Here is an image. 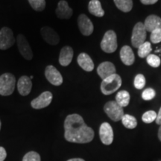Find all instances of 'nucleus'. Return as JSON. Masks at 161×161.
<instances>
[{
    "mask_svg": "<svg viewBox=\"0 0 161 161\" xmlns=\"http://www.w3.org/2000/svg\"><path fill=\"white\" fill-rule=\"evenodd\" d=\"M64 130V137L70 142L87 143L94 138L93 130L86 125L81 116L76 114L66 116Z\"/></svg>",
    "mask_w": 161,
    "mask_h": 161,
    "instance_id": "f257e3e1",
    "label": "nucleus"
},
{
    "mask_svg": "<svg viewBox=\"0 0 161 161\" xmlns=\"http://www.w3.org/2000/svg\"><path fill=\"white\" fill-rule=\"evenodd\" d=\"M121 85H122V78L119 75L115 73L102 80L101 84V91L104 95H110L119 89Z\"/></svg>",
    "mask_w": 161,
    "mask_h": 161,
    "instance_id": "f03ea898",
    "label": "nucleus"
},
{
    "mask_svg": "<svg viewBox=\"0 0 161 161\" xmlns=\"http://www.w3.org/2000/svg\"><path fill=\"white\" fill-rule=\"evenodd\" d=\"M16 78L13 74L6 72L0 75V95L8 96L14 91Z\"/></svg>",
    "mask_w": 161,
    "mask_h": 161,
    "instance_id": "7ed1b4c3",
    "label": "nucleus"
},
{
    "mask_svg": "<svg viewBox=\"0 0 161 161\" xmlns=\"http://www.w3.org/2000/svg\"><path fill=\"white\" fill-rule=\"evenodd\" d=\"M117 37L112 30H109L104 34L101 42V48L106 53H113L117 49Z\"/></svg>",
    "mask_w": 161,
    "mask_h": 161,
    "instance_id": "20e7f679",
    "label": "nucleus"
},
{
    "mask_svg": "<svg viewBox=\"0 0 161 161\" xmlns=\"http://www.w3.org/2000/svg\"><path fill=\"white\" fill-rule=\"evenodd\" d=\"M104 110L110 119L114 122L122 120L125 115L123 108L119 105L116 101H110V102H107L104 107Z\"/></svg>",
    "mask_w": 161,
    "mask_h": 161,
    "instance_id": "39448f33",
    "label": "nucleus"
},
{
    "mask_svg": "<svg viewBox=\"0 0 161 161\" xmlns=\"http://www.w3.org/2000/svg\"><path fill=\"white\" fill-rule=\"evenodd\" d=\"M146 30L145 29L144 24L142 23H137L134 25L131 36L132 46L135 48H139L146 42Z\"/></svg>",
    "mask_w": 161,
    "mask_h": 161,
    "instance_id": "423d86ee",
    "label": "nucleus"
},
{
    "mask_svg": "<svg viewBox=\"0 0 161 161\" xmlns=\"http://www.w3.org/2000/svg\"><path fill=\"white\" fill-rule=\"evenodd\" d=\"M16 39L13 31L8 27H3L0 30V49L6 50L15 43Z\"/></svg>",
    "mask_w": 161,
    "mask_h": 161,
    "instance_id": "0eeeda50",
    "label": "nucleus"
},
{
    "mask_svg": "<svg viewBox=\"0 0 161 161\" xmlns=\"http://www.w3.org/2000/svg\"><path fill=\"white\" fill-rule=\"evenodd\" d=\"M17 47L19 53L25 60H31L33 58V52L29 42L23 35H19L17 38Z\"/></svg>",
    "mask_w": 161,
    "mask_h": 161,
    "instance_id": "6e6552de",
    "label": "nucleus"
},
{
    "mask_svg": "<svg viewBox=\"0 0 161 161\" xmlns=\"http://www.w3.org/2000/svg\"><path fill=\"white\" fill-rule=\"evenodd\" d=\"M45 77L48 81L54 86H60L63 84L64 79L61 74L52 65H49L46 67Z\"/></svg>",
    "mask_w": 161,
    "mask_h": 161,
    "instance_id": "1a4fd4ad",
    "label": "nucleus"
},
{
    "mask_svg": "<svg viewBox=\"0 0 161 161\" xmlns=\"http://www.w3.org/2000/svg\"><path fill=\"white\" fill-rule=\"evenodd\" d=\"M53 96L50 91L42 92L37 98L31 101V105L34 109H43L51 104Z\"/></svg>",
    "mask_w": 161,
    "mask_h": 161,
    "instance_id": "9d476101",
    "label": "nucleus"
},
{
    "mask_svg": "<svg viewBox=\"0 0 161 161\" xmlns=\"http://www.w3.org/2000/svg\"><path fill=\"white\" fill-rule=\"evenodd\" d=\"M99 137L102 142L109 146L114 141V130L111 125L108 122H104L101 125L99 128Z\"/></svg>",
    "mask_w": 161,
    "mask_h": 161,
    "instance_id": "9b49d317",
    "label": "nucleus"
},
{
    "mask_svg": "<svg viewBox=\"0 0 161 161\" xmlns=\"http://www.w3.org/2000/svg\"><path fill=\"white\" fill-rule=\"evenodd\" d=\"M42 37L48 44L52 46L58 45L60 42V37L55 30L49 26H44L40 29Z\"/></svg>",
    "mask_w": 161,
    "mask_h": 161,
    "instance_id": "f8f14e48",
    "label": "nucleus"
},
{
    "mask_svg": "<svg viewBox=\"0 0 161 161\" xmlns=\"http://www.w3.org/2000/svg\"><path fill=\"white\" fill-rule=\"evenodd\" d=\"M78 25L80 33L84 36H90L93 32L94 26L87 16L85 14H80L78 18Z\"/></svg>",
    "mask_w": 161,
    "mask_h": 161,
    "instance_id": "ddd939ff",
    "label": "nucleus"
},
{
    "mask_svg": "<svg viewBox=\"0 0 161 161\" xmlns=\"http://www.w3.org/2000/svg\"><path fill=\"white\" fill-rule=\"evenodd\" d=\"M97 73L102 80L116 73V67L114 64L110 61H105L100 64L97 68Z\"/></svg>",
    "mask_w": 161,
    "mask_h": 161,
    "instance_id": "4468645a",
    "label": "nucleus"
},
{
    "mask_svg": "<svg viewBox=\"0 0 161 161\" xmlns=\"http://www.w3.org/2000/svg\"><path fill=\"white\" fill-rule=\"evenodd\" d=\"M32 82L30 77L23 75L19 78L17 81V90L21 96H28L31 91Z\"/></svg>",
    "mask_w": 161,
    "mask_h": 161,
    "instance_id": "2eb2a0df",
    "label": "nucleus"
},
{
    "mask_svg": "<svg viewBox=\"0 0 161 161\" xmlns=\"http://www.w3.org/2000/svg\"><path fill=\"white\" fill-rule=\"evenodd\" d=\"M55 12L57 17L61 19H68L72 16V9L65 0H60L58 3Z\"/></svg>",
    "mask_w": 161,
    "mask_h": 161,
    "instance_id": "dca6fc26",
    "label": "nucleus"
},
{
    "mask_svg": "<svg viewBox=\"0 0 161 161\" xmlns=\"http://www.w3.org/2000/svg\"><path fill=\"white\" fill-rule=\"evenodd\" d=\"M73 49L70 46H66L60 50L59 55V64L62 66H67L71 64L73 58Z\"/></svg>",
    "mask_w": 161,
    "mask_h": 161,
    "instance_id": "f3484780",
    "label": "nucleus"
},
{
    "mask_svg": "<svg viewBox=\"0 0 161 161\" xmlns=\"http://www.w3.org/2000/svg\"><path fill=\"white\" fill-rule=\"evenodd\" d=\"M77 62L81 69L86 72H92L94 69V63L92 58L86 53H80L78 56Z\"/></svg>",
    "mask_w": 161,
    "mask_h": 161,
    "instance_id": "a211bd4d",
    "label": "nucleus"
},
{
    "mask_svg": "<svg viewBox=\"0 0 161 161\" xmlns=\"http://www.w3.org/2000/svg\"><path fill=\"white\" fill-rule=\"evenodd\" d=\"M120 58L122 63L126 66H130L134 63L135 56L131 48L128 46H124L120 50Z\"/></svg>",
    "mask_w": 161,
    "mask_h": 161,
    "instance_id": "6ab92c4d",
    "label": "nucleus"
},
{
    "mask_svg": "<svg viewBox=\"0 0 161 161\" xmlns=\"http://www.w3.org/2000/svg\"><path fill=\"white\" fill-rule=\"evenodd\" d=\"M146 31L152 32L154 30L161 29V18L157 15H150L146 18L144 23Z\"/></svg>",
    "mask_w": 161,
    "mask_h": 161,
    "instance_id": "aec40b11",
    "label": "nucleus"
},
{
    "mask_svg": "<svg viewBox=\"0 0 161 161\" xmlns=\"http://www.w3.org/2000/svg\"><path fill=\"white\" fill-rule=\"evenodd\" d=\"M88 11L91 14L98 17H102L104 15V11L102 9V4L98 0H91L88 5Z\"/></svg>",
    "mask_w": 161,
    "mask_h": 161,
    "instance_id": "412c9836",
    "label": "nucleus"
},
{
    "mask_svg": "<svg viewBox=\"0 0 161 161\" xmlns=\"http://www.w3.org/2000/svg\"><path fill=\"white\" fill-rule=\"evenodd\" d=\"M116 102L122 108L127 107L130 102V94L125 90H121L116 94Z\"/></svg>",
    "mask_w": 161,
    "mask_h": 161,
    "instance_id": "4be33fe9",
    "label": "nucleus"
},
{
    "mask_svg": "<svg viewBox=\"0 0 161 161\" xmlns=\"http://www.w3.org/2000/svg\"><path fill=\"white\" fill-rule=\"evenodd\" d=\"M116 7L123 12H129L133 8L132 0H114Z\"/></svg>",
    "mask_w": 161,
    "mask_h": 161,
    "instance_id": "5701e85b",
    "label": "nucleus"
},
{
    "mask_svg": "<svg viewBox=\"0 0 161 161\" xmlns=\"http://www.w3.org/2000/svg\"><path fill=\"white\" fill-rule=\"evenodd\" d=\"M122 125L128 129L135 128L137 125V121L136 118L129 114H125L122 119Z\"/></svg>",
    "mask_w": 161,
    "mask_h": 161,
    "instance_id": "b1692460",
    "label": "nucleus"
},
{
    "mask_svg": "<svg viewBox=\"0 0 161 161\" xmlns=\"http://www.w3.org/2000/svg\"><path fill=\"white\" fill-rule=\"evenodd\" d=\"M152 52V46L149 42H145L138 48V55L140 58H147Z\"/></svg>",
    "mask_w": 161,
    "mask_h": 161,
    "instance_id": "393cba45",
    "label": "nucleus"
},
{
    "mask_svg": "<svg viewBox=\"0 0 161 161\" xmlns=\"http://www.w3.org/2000/svg\"><path fill=\"white\" fill-rule=\"evenodd\" d=\"M31 8L36 11H43L46 8V0H28Z\"/></svg>",
    "mask_w": 161,
    "mask_h": 161,
    "instance_id": "a878e982",
    "label": "nucleus"
},
{
    "mask_svg": "<svg viewBox=\"0 0 161 161\" xmlns=\"http://www.w3.org/2000/svg\"><path fill=\"white\" fill-rule=\"evenodd\" d=\"M157 119V114L154 110H148L146 111L142 116V119L143 122L146 124L152 123V122L155 121Z\"/></svg>",
    "mask_w": 161,
    "mask_h": 161,
    "instance_id": "bb28decb",
    "label": "nucleus"
},
{
    "mask_svg": "<svg viewBox=\"0 0 161 161\" xmlns=\"http://www.w3.org/2000/svg\"><path fill=\"white\" fill-rule=\"evenodd\" d=\"M134 84L136 89H142L145 86V85H146V78H145L144 75H142V74H138V75H136L135 78H134Z\"/></svg>",
    "mask_w": 161,
    "mask_h": 161,
    "instance_id": "cd10ccee",
    "label": "nucleus"
},
{
    "mask_svg": "<svg viewBox=\"0 0 161 161\" xmlns=\"http://www.w3.org/2000/svg\"><path fill=\"white\" fill-rule=\"evenodd\" d=\"M147 63L152 67L157 68L160 65V59L155 55H149L147 57Z\"/></svg>",
    "mask_w": 161,
    "mask_h": 161,
    "instance_id": "c85d7f7f",
    "label": "nucleus"
},
{
    "mask_svg": "<svg viewBox=\"0 0 161 161\" xmlns=\"http://www.w3.org/2000/svg\"><path fill=\"white\" fill-rule=\"evenodd\" d=\"M155 90L152 89V88H147V89H146L142 92V98L146 101H149L155 97Z\"/></svg>",
    "mask_w": 161,
    "mask_h": 161,
    "instance_id": "c756f323",
    "label": "nucleus"
},
{
    "mask_svg": "<svg viewBox=\"0 0 161 161\" xmlns=\"http://www.w3.org/2000/svg\"><path fill=\"white\" fill-rule=\"evenodd\" d=\"M23 161H40V156L35 152H29L23 157Z\"/></svg>",
    "mask_w": 161,
    "mask_h": 161,
    "instance_id": "7c9ffc66",
    "label": "nucleus"
},
{
    "mask_svg": "<svg viewBox=\"0 0 161 161\" xmlns=\"http://www.w3.org/2000/svg\"><path fill=\"white\" fill-rule=\"evenodd\" d=\"M151 41L153 43H158L161 42V29L154 30L151 32Z\"/></svg>",
    "mask_w": 161,
    "mask_h": 161,
    "instance_id": "2f4dec72",
    "label": "nucleus"
},
{
    "mask_svg": "<svg viewBox=\"0 0 161 161\" xmlns=\"http://www.w3.org/2000/svg\"><path fill=\"white\" fill-rule=\"evenodd\" d=\"M7 157V152L3 147L0 146V161H4Z\"/></svg>",
    "mask_w": 161,
    "mask_h": 161,
    "instance_id": "473e14b6",
    "label": "nucleus"
},
{
    "mask_svg": "<svg viewBox=\"0 0 161 161\" xmlns=\"http://www.w3.org/2000/svg\"><path fill=\"white\" fill-rule=\"evenodd\" d=\"M158 0H140V2L143 5H153V4L156 3Z\"/></svg>",
    "mask_w": 161,
    "mask_h": 161,
    "instance_id": "72a5a7b5",
    "label": "nucleus"
},
{
    "mask_svg": "<svg viewBox=\"0 0 161 161\" xmlns=\"http://www.w3.org/2000/svg\"><path fill=\"white\" fill-rule=\"evenodd\" d=\"M156 123L158 125H161V108H160L158 114H157V119H156Z\"/></svg>",
    "mask_w": 161,
    "mask_h": 161,
    "instance_id": "f704fd0d",
    "label": "nucleus"
},
{
    "mask_svg": "<svg viewBox=\"0 0 161 161\" xmlns=\"http://www.w3.org/2000/svg\"><path fill=\"white\" fill-rule=\"evenodd\" d=\"M67 161H85L83 159H80V158H73V159H70V160H67Z\"/></svg>",
    "mask_w": 161,
    "mask_h": 161,
    "instance_id": "c9c22d12",
    "label": "nucleus"
},
{
    "mask_svg": "<svg viewBox=\"0 0 161 161\" xmlns=\"http://www.w3.org/2000/svg\"><path fill=\"white\" fill-rule=\"evenodd\" d=\"M158 138L161 141V125H160V128H159L158 130Z\"/></svg>",
    "mask_w": 161,
    "mask_h": 161,
    "instance_id": "e433bc0d",
    "label": "nucleus"
},
{
    "mask_svg": "<svg viewBox=\"0 0 161 161\" xmlns=\"http://www.w3.org/2000/svg\"><path fill=\"white\" fill-rule=\"evenodd\" d=\"M1 126H2V123H1V120H0V130H1Z\"/></svg>",
    "mask_w": 161,
    "mask_h": 161,
    "instance_id": "4c0bfd02",
    "label": "nucleus"
}]
</instances>
